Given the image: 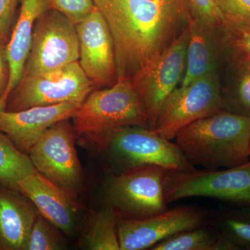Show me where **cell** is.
Listing matches in <instances>:
<instances>
[{
  "label": "cell",
  "instance_id": "obj_21",
  "mask_svg": "<svg viewBox=\"0 0 250 250\" xmlns=\"http://www.w3.org/2000/svg\"><path fill=\"white\" fill-rule=\"evenodd\" d=\"M120 217L111 206L95 212L85 227L83 246L91 250H121L118 236Z\"/></svg>",
  "mask_w": 250,
  "mask_h": 250
},
{
  "label": "cell",
  "instance_id": "obj_15",
  "mask_svg": "<svg viewBox=\"0 0 250 250\" xmlns=\"http://www.w3.org/2000/svg\"><path fill=\"white\" fill-rule=\"evenodd\" d=\"M19 190L59 231L69 236L73 234L80 212L76 198L37 171L19 182Z\"/></svg>",
  "mask_w": 250,
  "mask_h": 250
},
{
  "label": "cell",
  "instance_id": "obj_18",
  "mask_svg": "<svg viewBox=\"0 0 250 250\" xmlns=\"http://www.w3.org/2000/svg\"><path fill=\"white\" fill-rule=\"evenodd\" d=\"M220 27L192 18L189 26L187 67L180 85H188L208 72L221 70L224 49Z\"/></svg>",
  "mask_w": 250,
  "mask_h": 250
},
{
  "label": "cell",
  "instance_id": "obj_7",
  "mask_svg": "<svg viewBox=\"0 0 250 250\" xmlns=\"http://www.w3.org/2000/svg\"><path fill=\"white\" fill-rule=\"evenodd\" d=\"M222 110L221 70H214L174 89L161 106L153 130L172 141L188 125Z\"/></svg>",
  "mask_w": 250,
  "mask_h": 250
},
{
  "label": "cell",
  "instance_id": "obj_13",
  "mask_svg": "<svg viewBox=\"0 0 250 250\" xmlns=\"http://www.w3.org/2000/svg\"><path fill=\"white\" fill-rule=\"evenodd\" d=\"M76 27L79 62L85 75L98 89L116 84L118 70L113 39L107 23L96 6Z\"/></svg>",
  "mask_w": 250,
  "mask_h": 250
},
{
  "label": "cell",
  "instance_id": "obj_11",
  "mask_svg": "<svg viewBox=\"0 0 250 250\" xmlns=\"http://www.w3.org/2000/svg\"><path fill=\"white\" fill-rule=\"evenodd\" d=\"M188 39L189 27L133 83L146 110L150 129L155 127L164 102L183 79Z\"/></svg>",
  "mask_w": 250,
  "mask_h": 250
},
{
  "label": "cell",
  "instance_id": "obj_29",
  "mask_svg": "<svg viewBox=\"0 0 250 250\" xmlns=\"http://www.w3.org/2000/svg\"><path fill=\"white\" fill-rule=\"evenodd\" d=\"M19 0H0V37H9Z\"/></svg>",
  "mask_w": 250,
  "mask_h": 250
},
{
  "label": "cell",
  "instance_id": "obj_10",
  "mask_svg": "<svg viewBox=\"0 0 250 250\" xmlns=\"http://www.w3.org/2000/svg\"><path fill=\"white\" fill-rule=\"evenodd\" d=\"M79 59L76 24L58 11L47 10L34 25L23 75L52 71L79 62Z\"/></svg>",
  "mask_w": 250,
  "mask_h": 250
},
{
  "label": "cell",
  "instance_id": "obj_30",
  "mask_svg": "<svg viewBox=\"0 0 250 250\" xmlns=\"http://www.w3.org/2000/svg\"><path fill=\"white\" fill-rule=\"evenodd\" d=\"M9 39L0 37V100L4 96L9 81V64L6 53Z\"/></svg>",
  "mask_w": 250,
  "mask_h": 250
},
{
  "label": "cell",
  "instance_id": "obj_6",
  "mask_svg": "<svg viewBox=\"0 0 250 250\" xmlns=\"http://www.w3.org/2000/svg\"><path fill=\"white\" fill-rule=\"evenodd\" d=\"M95 85L80 62L34 75H23L10 93L4 111H19L35 106L83 103Z\"/></svg>",
  "mask_w": 250,
  "mask_h": 250
},
{
  "label": "cell",
  "instance_id": "obj_16",
  "mask_svg": "<svg viewBox=\"0 0 250 250\" xmlns=\"http://www.w3.org/2000/svg\"><path fill=\"white\" fill-rule=\"evenodd\" d=\"M19 1L21 3L19 14L6 48L10 77L4 96L0 100V111H4L8 96L24 75V67L30 53L36 21L49 9L48 0H19Z\"/></svg>",
  "mask_w": 250,
  "mask_h": 250
},
{
  "label": "cell",
  "instance_id": "obj_25",
  "mask_svg": "<svg viewBox=\"0 0 250 250\" xmlns=\"http://www.w3.org/2000/svg\"><path fill=\"white\" fill-rule=\"evenodd\" d=\"M47 219L39 213L24 250H60L65 248V241Z\"/></svg>",
  "mask_w": 250,
  "mask_h": 250
},
{
  "label": "cell",
  "instance_id": "obj_26",
  "mask_svg": "<svg viewBox=\"0 0 250 250\" xmlns=\"http://www.w3.org/2000/svg\"><path fill=\"white\" fill-rule=\"evenodd\" d=\"M49 9L66 16L75 24L84 20L95 9L93 0H48Z\"/></svg>",
  "mask_w": 250,
  "mask_h": 250
},
{
  "label": "cell",
  "instance_id": "obj_2",
  "mask_svg": "<svg viewBox=\"0 0 250 250\" xmlns=\"http://www.w3.org/2000/svg\"><path fill=\"white\" fill-rule=\"evenodd\" d=\"M250 117L225 110L181 130L175 143L190 165L229 168L250 160Z\"/></svg>",
  "mask_w": 250,
  "mask_h": 250
},
{
  "label": "cell",
  "instance_id": "obj_9",
  "mask_svg": "<svg viewBox=\"0 0 250 250\" xmlns=\"http://www.w3.org/2000/svg\"><path fill=\"white\" fill-rule=\"evenodd\" d=\"M103 152L107 154L115 173L143 165L159 166L169 171L195 169L176 143L143 126L122 128Z\"/></svg>",
  "mask_w": 250,
  "mask_h": 250
},
{
  "label": "cell",
  "instance_id": "obj_20",
  "mask_svg": "<svg viewBox=\"0 0 250 250\" xmlns=\"http://www.w3.org/2000/svg\"><path fill=\"white\" fill-rule=\"evenodd\" d=\"M149 250H239L231 242L219 236L208 223L176 233L156 243Z\"/></svg>",
  "mask_w": 250,
  "mask_h": 250
},
{
  "label": "cell",
  "instance_id": "obj_4",
  "mask_svg": "<svg viewBox=\"0 0 250 250\" xmlns=\"http://www.w3.org/2000/svg\"><path fill=\"white\" fill-rule=\"evenodd\" d=\"M167 169L143 165L112 174L104 187L106 204L120 219L148 218L167 209L164 196Z\"/></svg>",
  "mask_w": 250,
  "mask_h": 250
},
{
  "label": "cell",
  "instance_id": "obj_5",
  "mask_svg": "<svg viewBox=\"0 0 250 250\" xmlns=\"http://www.w3.org/2000/svg\"><path fill=\"white\" fill-rule=\"evenodd\" d=\"M164 187L167 204L189 197H208L250 207V160L224 170H168Z\"/></svg>",
  "mask_w": 250,
  "mask_h": 250
},
{
  "label": "cell",
  "instance_id": "obj_28",
  "mask_svg": "<svg viewBox=\"0 0 250 250\" xmlns=\"http://www.w3.org/2000/svg\"><path fill=\"white\" fill-rule=\"evenodd\" d=\"M223 17L234 19L250 18V0H218Z\"/></svg>",
  "mask_w": 250,
  "mask_h": 250
},
{
  "label": "cell",
  "instance_id": "obj_8",
  "mask_svg": "<svg viewBox=\"0 0 250 250\" xmlns=\"http://www.w3.org/2000/svg\"><path fill=\"white\" fill-rule=\"evenodd\" d=\"M77 136L69 120L52 125L31 148L28 156L37 172L77 198L84 184Z\"/></svg>",
  "mask_w": 250,
  "mask_h": 250
},
{
  "label": "cell",
  "instance_id": "obj_3",
  "mask_svg": "<svg viewBox=\"0 0 250 250\" xmlns=\"http://www.w3.org/2000/svg\"><path fill=\"white\" fill-rule=\"evenodd\" d=\"M77 139L104 152L117 131L126 126L149 128L146 110L134 84L118 81L108 88H95L71 118Z\"/></svg>",
  "mask_w": 250,
  "mask_h": 250
},
{
  "label": "cell",
  "instance_id": "obj_27",
  "mask_svg": "<svg viewBox=\"0 0 250 250\" xmlns=\"http://www.w3.org/2000/svg\"><path fill=\"white\" fill-rule=\"evenodd\" d=\"M192 18L213 27H220L223 15L219 8L218 0H189Z\"/></svg>",
  "mask_w": 250,
  "mask_h": 250
},
{
  "label": "cell",
  "instance_id": "obj_24",
  "mask_svg": "<svg viewBox=\"0 0 250 250\" xmlns=\"http://www.w3.org/2000/svg\"><path fill=\"white\" fill-rule=\"evenodd\" d=\"M220 29L225 48L250 57V18L234 19L224 17Z\"/></svg>",
  "mask_w": 250,
  "mask_h": 250
},
{
  "label": "cell",
  "instance_id": "obj_22",
  "mask_svg": "<svg viewBox=\"0 0 250 250\" xmlns=\"http://www.w3.org/2000/svg\"><path fill=\"white\" fill-rule=\"evenodd\" d=\"M208 224L238 250H250V207L216 210L209 214Z\"/></svg>",
  "mask_w": 250,
  "mask_h": 250
},
{
  "label": "cell",
  "instance_id": "obj_23",
  "mask_svg": "<svg viewBox=\"0 0 250 250\" xmlns=\"http://www.w3.org/2000/svg\"><path fill=\"white\" fill-rule=\"evenodd\" d=\"M36 171L28 154L20 150L6 134L0 132V184L20 191L19 182Z\"/></svg>",
  "mask_w": 250,
  "mask_h": 250
},
{
  "label": "cell",
  "instance_id": "obj_12",
  "mask_svg": "<svg viewBox=\"0 0 250 250\" xmlns=\"http://www.w3.org/2000/svg\"><path fill=\"white\" fill-rule=\"evenodd\" d=\"M209 213L192 206H179L141 219H120L121 250L150 249L176 233L208 223Z\"/></svg>",
  "mask_w": 250,
  "mask_h": 250
},
{
  "label": "cell",
  "instance_id": "obj_14",
  "mask_svg": "<svg viewBox=\"0 0 250 250\" xmlns=\"http://www.w3.org/2000/svg\"><path fill=\"white\" fill-rule=\"evenodd\" d=\"M81 104L66 103L19 111H0V132L6 134L20 150L28 154L52 125L72 118Z\"/></svg>",
  "mask_w": 250,
  "mask_h": 250
},
{
  "label": "cell",
  "instance_id": "obj_19",
  "mask_svg": "<svg viewBox=\"0 0 250 250\" xmlns=\"http://www.w3.org/2000/svg\"><path fill=\"white\" fill-rule=\"evenodd\" d=\"M226 81L221 80L223 110L250 117V57L224 48Z\"/></svg>",
  "mask_w": 250,
  "mask_h": 250
},
{
  "label": "cell",
  "instance_id": "obj_31",
  "mask_svg": "<svg viewBox=\"0 0 250 250\" xmlns=\"http://www.w3.org/2000/svg\"></svg>",
  "mask_w": 250,
  "mask_h": 250
},
{
  "label": "cell",
  "instance_id": "obj_17",
  "mask_svg": "<svg viewBox=\"0 0 250 250\" xmlns=\"http://www.w3.org/2000/svg\"><path fill=\"white\" fill-rule=\"evenodd\" d=\"M38 215L22 192L0 184V250H24Z\"/></svg>",
  "mask_w": 250,
  "mask_h": 250
},
{
  "label": "cell",
  "instance_id": "obj_1",
  "mask_svg": "<svg viewBox=\"0 0 250 250\" xmlns=\"http://www.w3.org/2000/svg\"><path fill=\"white\" fill-rule=\"evenodd\" d=\"M114 43L118 81L134 83L190 26L189 0H93Z\"/></svg>",
  "mask_w": 250,
  "mask_h": 250
}]
</instances>
